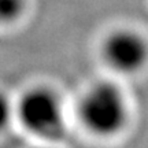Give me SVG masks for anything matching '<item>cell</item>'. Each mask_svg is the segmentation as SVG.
<instances>
[{
  "mask_svg": "<svg viewBox=\"0 0 148 148\" xmlns=\"http://www.w3.org/2000/svg\"><path fill=\"white\" fill-rule=\"evenodd\" d=\"M103 58L112 70L119 73H134L148 59V44L132 30H118L103 42Z\"/></svg>",
  "mask_w": 148,
  "mask_h": 148,
  "instance_id": "cell-3",
  "label": "cell"
},
{
  "mask_svg": "<svg viewBox=\"0 0 148 148\" xmlns=\"http://www.w3.org/2000/svg\"><path fill=\"white\" fill-rule=\"evenodd\" d=\"M16 114L22 126L44 141H58L66 133V111L56 92L45 86L26 90L19 99Z\"/></svg>",
  "mask_w": 148,
  "mask_h": 148,
  "instance_id": "cell-2",
  "label": "cell"
},
{
  "mask_svg": "<svg viewBox=\"0 0 148 148\" xmlns=\"http://www.w3.org/2000/svg\"><path fill=\"white\" fill-rule=\"evenodd\" d=\"M81 122L90 133L107 137L122 130L127 121V101L119 86L97 82L89 86L78 106Z\"/></svg>",
  "mask_w": 148,
  "mask_h": 148,
  "instance_id": "cell-1",
  "label": "cell"
},
{
  "mask_svg": "<svg viewBox=\"0 0 148 148\" xmlns=\"http://www.w3.org/2000/svg\"><path fill=\"white\" fill-rule=\"evenodd\" d=\"M0 10H1V18L4 21L14 19L22 10V0H1Z\"/></svg>",
  "mask_w": 148,
  "mask_h": 148,
  "instance_id": "cell-4",
  "label": "cell"
}]
</instances>
